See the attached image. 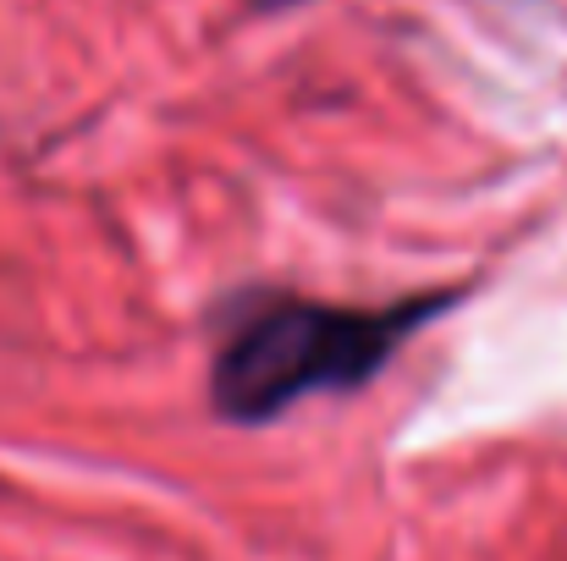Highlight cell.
Returning <instances> with one entry per match:
<instances>
[{"label": "cell", "instance_id": "1", "mask_svg": "<svg viewBox=\"0 0 567 561\" xmlns=\"http://www.w3.org/2000/svg\"><path fill=\"white\" fill-rule=\"evenodd\" d=\"M463 292H413L402 303H326L303 292H243L215 320L209 402L226 424H270L315 396L364 391Z\"/></svg>", "mask_w": 567, "mask_h": 561}]
</instances>
